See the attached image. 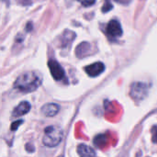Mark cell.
I'll list each match as a JSON object with an SVG mask.
<instances>
[{"mask_svg": "<svg viewBox=\"0 0 157 157\" xmlns=\"http://www.w3.org/2000/svg\"><path fill=\"white\" fill-rule=\"evenodd\" d=\"M41 78L36 72H26L19 75L14 83V87L21 92L35 91L40 85Z\"/></svg>", "mask_w": 157, "mask_h": 157, "instance_id": "cell-1", "label": "cell"}, {"mask_svg": "<svg viewBox=\"0 0 157 157\" xmlns=\"http://www.w3.org/2000/svg\"><path fill=\"white\" fill-rule=\"evenodd\" d=\"M63 131L57 126H49L44 130L42 139L43 144L47 147H55L63 140Z\"/></svg>", "mask_w": 157, "mask_h": 157, "instance_id": "cell-2", "label": "cell"}, {"mask_svg": "<svg viewBox=\"0 0 157 157\" xmlns=\"http://www.w3.org/2000/svg\"><path fill=\"white\" fill-rule=\"evenodd\" d=\"M147 85L145 83H134L131 87V96L134 99H143L147 95Z\"/></svg>", "mask_w": 157, "mask_h": 157, "instance_id": "cell-3", "label": "cell"}, {"mask_svg": "<svg viewBox=\"0 0 157 157\" xmlns=\"http://www.w3.org/2000/svg\"><path fill=\"white\" fill-rule=\"evenodd\" d=\"M48 66L52 77L55 80H62L64 77V71L63 67L55 60H50L48 63Z\"/></svg>", "mask_w": 157, "mask_h": 157, "instance_id": "cell-4", "label": "cell"}, {"mask_svg": "<svg viewBox=\"0 0 157 157\" xmlns=\"http://www.w3.org/2000/svg\"><path fill=\"white\" fill-rule=\"evenodd\" d=\"M107 33L112 38H118L122 35V29L119 21L111 20L107 26Z\"/></svg>", "mask_w": 157, "mask_h": 157, "instance_id": "cell-5", "label": "cell"}, {"mask_svg": "<svg viewBox=\"0 0 157 157\" xmlns=\"http://www.w3.org/2000/svg\"><path fill=\"white\" fill-rule=\"evenodd\" d=\"M104 69H105V65L102 63L98 62V63H92V64L86 66L85 68V71L89 76L95 77V76H98L100 74H102L104 72Z\"/></svg>", "mask_w": 157, "mask_h": 157, "instance_id": "cell-6", "label": "cell"}, {"mask_svg": "<svg viewBox=\"0 0 157 157\" xmlns=\"http://www.w3.org/2000/svg\"><path fill=\"white\" fill-rule=\"evenodd\" d=\"M59 109H60L59 105L54 104V103H48V104L44 105L41 108L40 110H41V112L45 116H47V117H53V116H55L59 112Z\"/></svg>", "mask_w": 157, "mask_h": 157, "instance_id": "cell-7", "label": "cell"}, {"mask_svg": "<svg viewBox=\"0 0 157 157\" xmlns=\"http://www.w3.org/2000/svg\"><path fill=\"white\" fill-rule=\"evenodd\" d=\"M30 104L27 101H22L18 104V106L14 109L13 111V116L15 117H20L22 115L27 114L29 109H30Z\"/></svg>", "mask_w": 157, "mask_h": 157, "instance_id": "cell-8", "label": "cell"}, {"mask_svg": "<svg viewBox=\"0 0 157 157\" xmlns=\"http://www.w3.org/2000/svg\"><path fill=\"white\" fill-rule=\"evenodd\" d=\"M77 153L81 156H95L96 152L86 144H80L77 147Z\"/></svg>", "mask_w": 157, "mask_h": 157, "instance_id": "cell-9", "label": "cell"}, {"mask_svg": "<svg viewBox=\"0 0 157 157\" xmlns=\"http://www.w3.org/2000/svg\"><path fill=\"white\" fill-rule=\"evenodd\" d=\"M77 1H79L84 6H90L96 2V0H77Z\"/></svg>", "mask_w": 157, "mask_h": 157, "instance_id": "cell-10", "label": "cell"}, {"mask_svg": "<svg viewBox=\"0 0 157 157\" xmlns=\"http://www.w3.org/2000/svg\"><path fill=\"white\" fill-rule=\"evenodd\" d=\"M152 140L155 144H157V126H154L152 129Z\"/></svg>", "mask_w": 157, "mask_h": 157, "instance_id": "cell-11", "label": "cell"}, {"mask_svg": "<svg viewBox=\"0 0 157 157\" xmlns=\"http://www.w3.org/2000/svg\"><path fill=\"white\" fill-rule=\"evenodd\" d=\"M21 123H22V121H17V122H14V123L12 124V126H11V130H12V131L17 130V127L19 124H21Z\"/></svg>", "mask_w": 157, "mask_h": 157, "instance_id": "cell-12", "label": "cell"}, {"mask_svg": "<svg viewBox=\"0 0 157 157\" xmlns=\"http://www.w3.org/2000/svg\"><path fill=\"white\" fill-rule=\"evenodd\" d=\"M115 1H118V2H120L121 4H128L131 0H115Z\"/></svg>", "mask_w": 157, "mask_h": 157, "instance_id": "cell-13", "label": "cell"}]
</instances>
